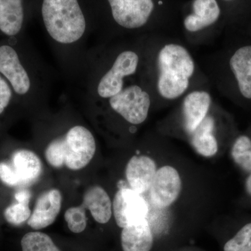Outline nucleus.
I'll return each instance as SVG.
<instances>
[{
    "mask_svg": "<svg viewBox=\"0 0 251 251\" xmlns=\"http://www.w3.org/2000/svg\"><path fill=\"white\" fill-rule=\"evenodd\" d=\"M224 251H251V223L244 226L224 246Z\"/></svg>",
    "mask_w": 251,
    "mask_h": 251,
    "instance_id": "obj_23",
    "label": "nucleus"
},
{
    "mask_svg": "<svg viewBox=\"0 0 251 251\" xmlns=\"http://www.w3.org/2000/svg\"><path fill=\"white\" fill-rule=\"evenodd\" d=\"M82 205L90 210L92 217L99 224H107L111 219L112 202L108 193L101 186L88 188L84 194Z\"/></svg>",
    "mask_w": 251,
    "mask_h": 251,
    "instance_id": "obj_17",
    "label": "nucleus"
},
{
    "mask_svg": "<svg viewBox=\"0 0 251 251\" xmlns=\"http://www.w3.org/2000/svg\"><path fill=\"white\" fill-rule=\"evenodd\" d=\"M64 151V166L77 171L85 168L95 154V139L83 126H75L61 136Z\"/></svg>",
    "mask_w": 251,
    "mask_h": 251,
    "instance_id": "obj_8",
    "label": "nucleus"
},
{
    "mask_svg": "<svg viewBox=\"0 0 251 251\" xmlns=\"http://www.w3.org/2000/svg\"><path fill=\"white\" fill-rule=\"evenodd\" d=\"M107 102L112 112L132 126L146 121L153 108L151 94L140 79L127 84L120 94Z\"/></svg>",
    "mask_w": 251,
    "mask_h": 251,
    "instance_id": "obj_6",
    "label": "nucleus"
},
{
    "mask_svg": "<svg viewBox=\"0 0 251 251\" xmlns=\"http://www.w3.org/2000/svg\"><path fill=\"white\" fill-rule=\"evenodd\" d=\"M217 128L215 104L205 118L186 140L193 150L201 156L206 158L215 156L219 151V140L216 134Z\"/></svg>",
    "mask_w": 251,
    "mask_h": 251,
    "instance_id": "obj_12",
    "label": "nucleus"
},
{
    "mask_svg": "<svg viewBox=\"0 0 251 251\" xmlns=\"http://www.w3.org/2000/svg\"><path fill=\"white\" fill-rule=\"evenodd\" d=\"M0 74L9 80L15 92L19 95H25L30 90V77L16 50L11 46H0Z\"/></svg>",
    "mask_w": 251,
    "mask_h": 251,
    "instance_id": "obj_11",
    "label": "nucleus"
},
{
    "mask_svg": "<svg viewBox=\"0 0 251 251\" xmlns=\"http://www.w3.org/2000/svg\"><path fill=\"white\" fill-rule=\"evenodd\" d=\"M181 190L182 181L179 171L173 166H162L157 169L148 192L150 204L153 208L166 209L176 202Z\"/></svg>",
    "mask_w": 251,
    "mask_h": 251,
    "instance_id": "obj_9",
    "label": "nucleus"
},
{
    "mask_svg": "<svg viewBox=\"0 0 251 251\" xmlns=\"http://www.w3.org/2000/svg\"><path fill=\"white\" fill-rule=\"evenodd\" d=\"M139 79L156 108L179 102L196 89L210 88L211 83L184 43L166 34L145 36Z\"/></svg>",
    "mask_w": 251,
    "mask_h": 251,
    "instance_id": "obj_1",
    "label": "nucleus"
},
{
    "mask_svg": "<svg viewBox=\"0 0 251 251\" xmlns=\"http://www.w3.org/2000/svg\"><path fill=\"white\" fill-rule=\"evenodd\" d=\"M25 20L23 0H0V31L9 36L17 35Z\"/></svg>",
    "mask_w": 251,
    "mask_h": 251,
    "instance_id": "obj_18",
    "label": "nucleus"
},
{
    "mask_svg": "<svg viewBox=\"0 0 251 251\" xmlns=\"http://www.w3.org/2000/svg\"><path fill=\"white\" fill-rule=\"evenodd\" d=\"M97 20L120 32L171 34L180 20L179 0H92Z\"/></svg>",
    "mask_w": 251,
    "mask_h": 251,
    "instance_id": "obj_2",
    "label": "nucleus"
},
{
    "mask_svg": "<svg viewBox=\"0 0 251 251\" xmlns=\"http://www.w3.org/2000/svg\"><path fill=\"white\" fill-rule=\"evenodd\" d=\"M30 197V193L27 190L18 191L15 195V198H16V201H22V202H29Z\"/></svg>",
    "mask_w": 251,
    "mask_h": 251,
    "instance_id": "obj_26",
    "label": "nucleus"
},
{
    "mask_svg": "<svg viewBox=\"0 0 251 251\" xmlns=\"http://www.w3.org/2000/svg\"><path fill=\"white\" fill-rule=\"evenodd\" d=\"M231 155L236 164L242 169L251 171V140L249 137H238L232 145Z\"/></svg>",
    "mask_w": 251,
    "mask_h": 251,
    "instance_id": "obj_20",
    "label": "nucleus"
},
{
    "mask_svg": "<svg viewBox=\"0 0 251 251\" xmlns=\"http://www.w3.org/2000/svg\"><path fill=\"white\" fill-rule=\"evenodd\" d=\"M246 190L247 192L251 196V174L249 175L246 181Z\"/></svg>",
    "mask_w": 251,
    "mask_h": 251,
    "instance_id": "obj_27",
    "label": "nucleus"
},
{
    "mask_svg": "<svg viewBox=\"0 0 251 251\" xmlns=\"http://www.w3.org/2000/svg\"><path fill=\"white\" fill-rule=\"evenodd\" d=\"M64 219L68 227L74 233H80L87 227V216L83 206H73L66 211Z\"/></svg>",
    "mask_w": 251,
    "mask_h": 251,
    "instance_id": "obj_22",
    "label": "nucleus"
},
{
    "mask_svg": "<svg viewBox=\"0 0 251 251\" xmlns=\"http://www.w3.org/2000/svg\"><path fill=\"white\" fill-rule=\"evenodd\" d=\"M157 169L156 162L151 157L146 155L132 157L125 171L129 188L144 196L150 190Z\"/></svg>",
    "mask_w": 251,
    "mask_h": 251,
    "instance_id": "obj_13",
    "label": "nucleus"
},
{
    "mask_svg": "<svg viewBox=\"0 0 251 251\" xmlns=\"http://www.w3.org/2000/svg\"><path fill=\"white\" fill-rule=\"evenodd\" d=\"M28 203L29 202L17 201V202L13 203L8 206L4 212L6 221L14 226H20L28 221L31 214Z\"/></svg>",
    "mask_w": 251,
    "mask_h": 251,
    "instance_id": "obj_21",
    "label": "nucleus"
},
{
    "mask_svg": "<svg viewBox=\"0 0 251 251\" xmlns=\"http://www.w3.org/2000/svg\"><path fill=\"white\" fill-rule=\"evenodd\" d=\"M219 1L221 5H222L223 8H224V4L232 2V1H236V0H219Z\"/></svg>",
    "mask_w": 251,
    "mask_h": 251,
    "instance_id": "obj_28",
    "label": "nucleus"
},
{
    "mask_svg": "<svg viewBox=\"0 0 251 251\" xmlns=\"http://www.w3.org/2000/svg\"><path fill=\"white\" fill-rule=\"evenodd\" d=\"M229 69L237 82L239 93L251 99V45L242 46L234 51L228 61Z\"/></svg>",
    "mask_w": 251,
    "mask_h": 251,
    "instance_id": "obj_15",
    "label": "nucleus"
},
{
    "mask_svg": "<svg viewBox=\"0 0 251 251\" xmlns=\"http://www.w3.org/2000/svg\"><path fill=\"white\" fill-rule=\"evenodd\" d=\"M21 247L23 251H60L48 234L41 232L25 234Z\"/></svg>",
    "mask_w": 251,
    "mask_h": 251,
    "instance_id": "obj_19",
    "label": "nucleus"
},
{
    "mask_svg": "<svg viewBox=\"0 0 251 251\" xmlns=\"http://www.w3.org/2000/svg\"><path fill=\"white\" fill-rule=\"evenodd\" d=\"M45 157L48 163L53 168L64 166V151L61 137L50 142L46 149Z\"/></svg>",
    "mask_w": 251,
    "mask_h": 251,
    "instance_id": "obj_24",
    "label": "nucleus"
},
{
    "mask_svg": "<svg viewBox=\"0 0 251 251\" xmlns=\"http://www.w3.org/2000/svg\"><path fill=\"white\" fill-rule=\"evenodd\" d=\"M62 193L58 189L49 190L38 198L27 224L34 229L46 228L51 226L59 215L62 207Z\"/></svg>",
    "mask_w": 251,
    "mask_h": 251,
    "instance_id": "obj_14",
    "label": "nucleus"
},
{
    "mask_svg": "<svg viewBox=\"0 0 251 251\" xmlns=\"http://www.w3.org/2000/svg\"><path fill=\"white\" fill-rule=\"evenodd\" d=\"M150 205L145 196L130 188H122L114 197L112 214L121 228L148 219Z\"/></svg>",
    "mask_w": 251,
    "mask_h": 251,
    "instance_id": "obj_10",
    "label": "nucleus"
},
{
    "mask_svg": "<svg viewBox=\"0 0 251 251\" xmlns=\"http://www.w3.org/2000/svg\"><path fill=\"white\" fill-rule=\"evenodd\" d=\"M122 247L123 251H150L153 247V235L148 219L122 228Z\"/></svg>",
    "mask_w": 251,
    "mask_h": 251,
    "instance_id": "obj_16",
    "label": "nucleus"
},
{
    "mask_svg": "<svg viewBox=\"0 0 251 251\" xmlns=\"http://www.w3.org/2000/svg\"><path fill=\"white\" fill-rule=\"evenodd\" d=\"M146 35L140 38L137 45L125 48L117 51L103 73L97 87V94L100 99H108L120 94L130 79L140 75L144 57Z\"/></svg>",
    "mask_w": 251,
    "mask_h": 251,
    "instance_id": "obj_5",
    "label": "nucleus"
},
{
    "mask_svg": "<svg viewBox=\"0 0 251 251\" xmlns=\"http://www.w3.org/2000/svg\"><path fill=\"white\" fill-rule=\"evenodd\" d=\"M42 173V163L34 151L16 150L9 162L0 163V180L9 186L29 185Z\"/></svg>",
    "mask_w": 251,
    "mask_h": 251,
    "instance_id": "obj_7",
    "label": "nucleus"
},
{
    "mask_svg": "<svg viewBox=\"0 0 251 251\" xmlns=\"http://www.w3.org/2000/svg\"><path fill=\"white\" fill-rule=\"evenodd\" d=\"M37 11L49 35L58 44H72L85 34L96 17L92 0H36Z\"/></svg>",
    "mask_w": 251,
    "mask_h": 251,
    "instance_id": "obj_3",
    "label": "nucleus"
},
{
    "mask_svg": "<svg viewBox=\"0 0 251 251\" xmlns=\"http://www.w3.org/2000/svg\"><path fill=\"white\" fill-rule=\"evenodd\" d=\"M224 15L219 0H189L181 4L180 22L186 40L195 46L211 40Z\"/></svg>",
    "mask_w": 251,
    "mask_h": 251,
    "instance_id": "obj_4",
    "label": "nucleus"
},
{
    "mask_svg": "<svg viewBox=\"0 0 251 251\" xmlns=\"http://www.w3.org/2000/svg\"><path fill=\"white\" fill-rule=\"evenodd\" d=\"M12 97L11 87L6 81L0 75V115L9 105Z\"/></svg>",
    "mask_w": 251,
    "mask_h": 251,
    "instance_id": "obj_25",
    "label": "nucleus"
}]
</instances>
